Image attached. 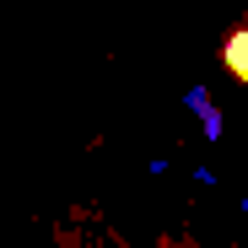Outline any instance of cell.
I'll use <instances>...</instances> for the list:
<instances>
[{"label": "cell", "instance_id": "6da1fadb", "mask_svg": "<svg viewBox=\"0 0 248 248\" xmlns=\"http://www.w3.org/2000/svg\"><path fill=\"white\" fill-rule=\"evenodd\" d=\"M221 60H227V70H232L237 81H248V27L227 38V54H221Z\"/></svg>", "mask_w": 248, "mask_h": 248}]
</instances>
